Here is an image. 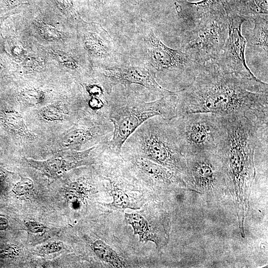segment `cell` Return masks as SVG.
Masks as SVG:
<instances>
[{"mask_svg": "<svg viewBox=\"0 0 268 268\" xmlns=\"http://www.w3.org/2000/svg\"><path fill=\"white\" fill-rule=\"evenodd\" d=\"M268 116L253 112L220 115L217 153L239 220L245 219L249 209L250 194L256 176L255 158L268 148Z\"/></svg>", "mask_w": 268, "mask_h": 268, "instance_id": "6da1fadb", "label": "cell"}, {"mask_svg": "<svg viewBox=\"0 0 268 268\" xmlns=\"http://www.w3.org/2000/svg\"><path fill=\"white\" fill-rule=\"evenodd\" d=\"M177 115L209 113L226 115L268 113V84L221 70L215 62L203 64L194 79L176 91Z\"/></svg>", "mask_w": 268, "mask_h": 268, "instance_id": "7a4b0ae2", "label": "cell"}, {"mask_svg": "<svg viewBox=\"0 0 268 268\" xmlns=\"http://www.w3.org/2000/svg\"><path fill=\"white\" fill-rule=\"evenodd\" d=\"M121 152L147 159L183 176L186 159L172 119L155 116L140 125L124 143Z\"/></svg>", "mask_w": 268, "mask_h": 268, "instance_id": "3957f363", "label": "cell"}, {"mask_svg": "<svg viewBox=\"0 0 268 268\" xmlns=\"http://www.w3.org/2000/svg\"><path fill=\"white\" fill-rule=\"evenodd\" d=\"M177 96L172 91L160 98L146 101L139 97L107 98V118L113 132L108 149L120 154L126 140L146 121L155 116L170 119L177 116Z\"/></svg>", "mask_w": 268, "mask_h": 268, "instance_id": "277c9868", "label": "cell"}, {"mask_svg": "<svg viewBox=\"0 0 268 268\" xmlns=\"http://www.w3.org/2000/svg\"><path fill=\"white\" fill-rule=\"evenodd\" d=\"M186 31L182 51L197 63L215 62L228 35V20L224 9L201 17Z\"/></svg>", "mask_w": 268, "mask_h": 268, "instance_id": "5b68a950", "label": "cell"}, {"mask_svg": "<svg viewBox=\"0 0 268 268\" xmlns=\"http://www.w3.org/2000/svg\"><path fill=\"white\" fill-rule=\"evenodd\" d=\"M185 155L215 151L220 132V115L193 113L172 118Z\"/></svg>", "mask_w": 268, "mask_h": 268, "instance_id": "8992f818", "label": "cell"}, {"mask_svg": "<svg viewBox=\"0 0 268 268\" xmlns=\"http://www.w3.org/2000/svg\"><path fill=\"white\" fill-rule=\"evenodd\" d=\"M185 157L188 189L210 200L218 201L226 195L228 188L217 150L187 155Z\"/></svg>", "mask_w": 268, "mask_h": 268, "instance_id": "52a82bcc", "label": "cell"}, {"mask_svg": "<svg viewBox=\"0 0 268 268\" xmlns=\"http://www.w3.org/2000/svg\"><path fill=\"white\" fill-rule=\"evenodd\" d=\"M145 43L153 68L158 71L181 73L185 87L192 82L203 65L195 62L182 50L173 49L165 45L151 29L147 33Z\"/></svg>", "mask_w": 268, "mask_h": 268, "instance_id": "ba28073f", "label": "cell"}, {"mask_svg": "<svg viewBox=\"0 0 268 268\" xmlns=\"http://www.w3.org/2000/svg\"><path fill=\"white\" fill-rule=\"evenodd\" d=\"M228 20V35L222 53L215 62L223 71L243 77L258 79L248 67L245 56L246 40L241 27L248 18L225 7Z\"/></svg>", "mask_w": 268, "mask_h": 268, "instance_id": "9c48e42d", "label": "cell"}, {"mask_svg": "<svg viewBox=\"0 0 268 268\" xmlns=\"http://www.w3.org/2000/svg\"><path fill=\"white\" fill-rule=\"evenodd\" d=\"M107 145V143H101L82 151L69 150L45 161H27L31 166L47 176L55 178L71 169L93 163L97 151Z\"/></svg>", "mask_w": 268, "mask_h": 268, "instance_id": "30bf717a", "label": "cell"}, {"mask_svg": "<svg viewBox=\"0 0 268 268\" xmlns=\"http://www.w3.org/2000/svg\"><path fill=\"white\" fill-rule=\"evenodd\" d=\"M103 74L106 78L114 82L124 85H139L160 97L172 91L158 83L153 68L143 66L108 68L104 70Z\"/></svg>", "mask_w": 268, "mask_h": 268, "instance_id": "8fae6325", "label": "cell"}, {"mask_svg": "<svg viewBox=\"0 0 268 268\" xmlns=\"http://www.w3.org/2000/svg\"><path fill=\"white\" fill-rule=\"evenodd\" d=\"M137 172L156 183L164 186L188 188L184 177L175 172L147 159L127 154Z\"/></svg>", "mask_w": 268, "mask_h": 268, "instance_id": "7c38bea8", "label": "cell"}, {"mask_svg": "<svg viewBox=\"0 0 268 268\" xmlns=\"http://www.w3.org/2000/svg\"><path fill=\"white\" fill-rule=\"evenodd\" d=\"M254 26L246 38V45L254 51L268 58V15L259 16L252 19Z\"/></svg>", "mask_w": 268, "mask_h": 268, "instance_id": "4fadbf2b", "label": "cell"}, {"mask_svg": "<svg viewBox=\"0 0 268 268\" xmlns=\"http://www.w3.org/2000/svg\"><path fill=\"white\" fill-rule=\"evenodd\" d=\"M125 218L126 222L132 225L134 234L139 235L140 240H151L158 245L160 244V239L151 232L150 226L142 216L135 212L125 213Z\"/></svg>", "mask_w": 268, "mask_h": 268, "instance_id": "5bb4252c", "label": "cell"}, {"mask_svg": "<svg viewBox=\"0 0 268 268\" xmlns=\"http://www.w3.org/2000/svg\"><path fill=\"white\" fill-rule=\"evenodd\" d=\"M2 121L7 129L15 134L33 139V136L29 131L25 122L20 114L15 111H6L2 115Z\"/></svg>", "mask_w": 268, "mask_h": 268, "instance_id": "9a60e30c", "label": "cell"}, {"mask_svg": "<svg viewBox=\"0 0 268 268\" xmlns=\"http://www.w3.org/2000/svg\"><path fill=\"white\" fill-rule=\"evenodd\" d=\"M96 255L103 261L115 268L126 267L123 259L112 248L101 240L96 241L92 245Z\"/></svg>", "mask_w": 268, "mask_h": 268, "instance_id": "2e32d148", "label": "cell"}, {"mask_svg": "<svg viewBox=\"0 0 268 268\" xmlns=\"http://www.w3.org/2000/svg\"><path fill=\"white\" fill-rule=\"evenodd\" d=\"M86 38L85 47L92 55L99 57H106L110 54V46L106 39L95 33H90Z\"/></svg>", "mask_w": 268, "mask_h": 268, "instance_id": "e0dca14e", "label": "cell"}, {"mask_svg": "<svg viewBox=\"0 0 268 268\" xmlns=\"http://www.w3.org/2000/svg\"><path fill=\"white\" fill-rule=\"evenodd\" d=\"M68 113L65 106L60 104H55L42 108L39 111V115L43 120L54 122L64 120Z\"/></svg>", "mask_w": 268, "mask_h": 268, "instance_id": "ac0fdd59", "label": "cell"}, {"mask_svg": "<svg viewBox=\"0 0 268 268\" xmlns=\"http://www.w3.org/2000/svg\"><path fill=\"white\" fill-rule=\"evenodd\" d=\"M111 194L113 201L110 205L119 209L126 208L137 209L138 206L131 201L129 196L122 189L111 182Z\"/></svg>", "mask_w": 268, "mask_h": 268, "instance_id": "d6986e66", "label": "cell"}, {"mask_svg": "<svg viewBox=\"0 0 268 268\" xmlns=\"http://www.w3.org/2000/svg\"><path fill=\"white\" fill-rule=\"evenodd\" d=\"M20 98L23 104L29 106H38L44 100L43 93L35 90H27L21 92Z\"/></svg>", "mask_w": 268, "mask_h": 268, "instance_id": "ffe728a7", "label": "cell"}, {"mask_svg": "<svg viewBox=\"0 0 268 268\" xmlns=\"http://www.w3.org/2000/svg\"><path fill=\"white\" fill-rule=\"evenodd\" d=\"M33 187L32 181L28 178H24L17 184L14 190L18 195L23 194L25 192L29 191Z\"/></svg>", "mask_w": 268, "mask_h": 268, "instance_id": "44dd1931", "label": "cell"}, {"mask_svg": "<svg viewBox=\"0 0 268 268\" xmlns=\"http://www.w3.org/2000/svg\"><path fill=\"white\" fill-rule=\"evenodd\" d=\"M86 89L91 97L104 98V90L102 87L97 84L86 85Z\"/></svg>", "mask_w": 268, "mask_h": 268, "instance_id": "7402d4cb", "label": "cell"}, {"mask_svg": "<svg viewBox=\"0 0 268 268\" xmlns=\"http://www.w3.org/2000/svg\"><path fill=\"white\" fill-rule=\"evenodd\" d=\"M8 222L7 220L1 217H0V230L4 229L7 227Z\"/></svg>", "mask_w": 268, "mask_h": 268, "instance_id": "603a6c76", "label": "cell"}]
</instances>
